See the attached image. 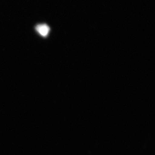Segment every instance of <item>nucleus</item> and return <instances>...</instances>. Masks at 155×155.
<instances>
[{"label":"nucleus","instance_id":"obj_1","mask_svg":"<svg viewBox=\"0 0 155 155\" xmlns=\"http://www.w3.org/2000/svg\"><path fill=\"white\" fill-rule=\"evenodd\" d=\"M37 32L43 37L48 36L50 31L48 25L45 24H39L35 27Z\"/></svg>","mask_w":155,"mask_h":155}]
</instances>
